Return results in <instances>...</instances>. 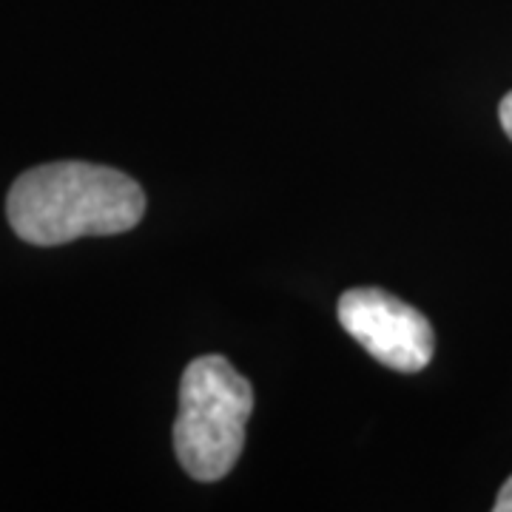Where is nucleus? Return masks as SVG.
I'll return each mask as SVG.
<instances>
[{
	"label": "nucleus",
	"mask_w": 512,
	"mask_h": 512,
	"mask_svg": "<svg viewBox=\"0 0 512 512\" xmlns=\"http://www.w3.org/2000/svg\"><path fill=\"white\" fill-rule=\"evenodd\" d=\"M146 214V194L128 174L94 163H49L20 174L6 217L29 245L126 234Z\"/></svg>",
	"instance_id": "1"
},
{
	"label": "nucleus",
	"mask_w": 512,
	"mask_h": 512,
	"mask_svg": "<svg viewBox=\"0 0 512 512\" xmlns=\"http://www.w3.org/2000/svg\"><path fill=\"white\" fill-rule=\"evenodd\" d=\"M254 413V387L222 356H200L185 367L174 453L197 481H220L242 456L245 424Z\"/></svg>",
	"instance_id": "2"
},
{
	"label": "nucleus",
	"mask_w": 512,
	"mask_h": 512,
	"mask_svg": "<svg viewBox=\"0 0 512 512\" xmlns=\"http://www.w3.org/2000/svg\"><path fill=\"white\" fill-rule=\"evenodd\" d=\"M339 322L379 365L399 373H419L436 353V333L424 313L379 288L342 293Z\"/></svg>",
	"instance_id": "3"
},
{
	"label": "nucleus",
	"mask_w": 512,
	"mask_h": 512,
	"mask_svg": "<svg viewBox=\"0 0 512 512\" xmlns=\"http://www.w3.org/2000/svg\"><path fill=\"white\" fill-rule=\"evenodd\" d=\"M493 510L495 512H512V476L507 478V484L501 487V493H498V498H495Z\"/></svg>",
	"instance_id": "4"
},
{
	"label": "nucleus",
	"mask_w": 512,
	"mask_h": 512,
	"mask_svg": "<svg viewBox=\"0 0 512 512\" xmlns=\"http://www.w3.org/2000/svg\"><path fill=\"white\" fill-rule=\"evenodd\" d=\"M498 117H501V128L507 131V137L512 140V92L501 100V109H498Z\"/></svg>",
	"instance_id": "5"
}]
</instances>
